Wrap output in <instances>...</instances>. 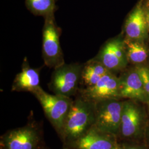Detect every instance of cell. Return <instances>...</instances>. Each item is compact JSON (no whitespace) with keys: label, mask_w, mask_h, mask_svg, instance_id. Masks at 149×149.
Here are the masks:
<instances>
[{"label":"cell","mask_w":149,"mask_h":149,"mask_svg":"<svg viewBox=\"0 0 149 149\" xmlns=\"http://www.w3.org/2000/svg\"><path fill=\"white\" fill-rule=\"evenodd\" d=\"M81 97L96 103L111 99H120L119 78L110 72L104 75L95 85L87 87L81 91Z\"/></svg>","instance_id":"obj_8"},{"label":"cell","mask_w":149,"mask_h":149,"mask_svg":"<svg viewBox=\"0 0 149 149\" xmlns=\"http://www.w3.org/2000/svg\"><path fill=\"white\" fill-rule=\"evenodd\" d=\"M128 61L141 65L148 58L149 51L143 42L124 39Z\"/></svg>","instance_id":"obj_15"},{"label":"cell","mask_w":149,"mask_h":149,"mask_svg":"<svg viewBox=\"0 0 149 149\" xmlns=\"http://www.w3.org/2000/svg\"><path fill=\"white\" fill-rule=\"evenodd\" d=\"M126 39L143 42L149 37L144 10V1L141 0L128 15L124 25Z\"/></svg>","instance_id":"obj_11"},{"label":"cell","mask_w":149,"mask_h":149,"mask_svg":"<svg viewBox=\"0 0 149 149\" xmlns=\"http://www.w3.org/2000/svg\"><path fill=\"white\" fill-rule=\"evenodd\" d=\"M84 65L65 63L54 69L49 87L55 95L70 97L78 90Z\"/></svg>","instance_id":"obj_4"},{"label":"cell","mask_w":149,"mask_h":149,"mask_svg":"<svg viewBox=\"0 0 149 149\" xmlns=\"http://www.w3.org/2000/svg\"><path fill=\"white\" fill-rule=\"evenodd\" d=\"M146 114L142 107L133 100L123 101L120 134L125 138L138 136L144 129Z\"/></svg>","instance_id":"obj_6"},{"label":"cell","mask_w":149,"mask_h":149,"mask_svg":"<svg viewBox=\"0 0 149 149\" xmlns=\"http://www.w3.org/2000/svg\"><path fill=\"white\" fill-rule=\"evenodd\" d=\"M39 141L37 129L28 125L7 132L1 137V145L3 149H37Z\"/></svg>","instance_id":"obj_9"},{"label":"cell","mask_w":149,"mask_h":149,"mask_svg":"<svg viewBox=\"0 0 149 149\" xmlns=\"http://www.w3.org/2000/svg\"><path fill=\"white\" fill-rule=\"evenodd\" d=\"M110 72L96 59L91 60L83 66L81 80L86 86V87H90L95 85L104 75Z\"/></svg>","instance_id":"obj_14"},{"label":"cell","mask_w":149,"mask_h":149,"mask_svg":"<svg viewBox=\"0 0 149 149\" xmlns=\"http://www.w3.org/2000/svg\"><path fill=\"white\" fill-rule=\"evenodd\" d=\"M32 93L39 102L50 122L60 135L73 101L69 97L50 95L40 86Z\"/></svg>","instance_id":"obj_2"},{"label":"cell","mask_w":149,"mask_h":149,"mask_svg":"<svg viewBox=\"0 0 149 149\" xmlns=\"http://www.w3.org/2000/svg\"><path fill=\"white\" fill-rule=\"evenodd\" d=\"M115 137L92 126L72 144L75 149H112L117 145Z\"/></svg>","instance_id":"obj_12"},{"label":"cell","mask_w":149,"mask_h":149,"mask_svg":"<svg viewBox=\"0 0 149 149\" xmlns=\"http://www.w3.org/2000/svg\"><path fill=\"white\" fill-rule=\"evenodd\" d=\"M144 6L145 19L149 32V0L144 1Z\"/></svg>","instance_id":"obj_18"},{"label":"cell","mask_w":149,"mask_h":149,"mask_svg":"<svg viewBox=\"0 0 149 149\" xmlns=\"http://www.w3.org/2000/svg\"><path fill=\"white\" fill-rule=\"evenodd\" d=\"M135 68L143 80L145 90L149 99V67L143 65H137ZM148 109L149 111V106Z\"/></svg>","instance_id":"obj_17"},{"label":"cell","mask_w":149,"mask_h":149,"mask_svg":"<svg viewBox=\"0 0 149 149\" xmlns=\"http://www.w3.org/2000/svg\"><path fill=\"white\" fill-rule=\"evenodd\" d=\"M95 59L113 73L124 69L128 63L124 39L118 37L108 41Z\"/></svg>","instance_id":"obj_7"},{"label":"cell","mask_w":149,"mask_h":149,"mask_svg":"<svg viewBox=\"0 0 149 149\" xmlns=\"http://www.w3.org/2000/svg\"><path fill=\"white\" fill-rule=\"evenodd\" d=\"M123 149H143L141 147L136 145H129L123 148Z\"/></svg>","instance_id":"obj_19"},{"label":"cell","mask_w":149,"mask_h":149,"mask_svg":"<svg viewBox=\"0 0 149 149\" xmlns=\"http://www.w3.org/2000/svg\"><path fill=\"white\" fill-rule=\"evenodd\" d=\"M123 101L111 99L95 103L93 127L114 136L120 134Z\"/></svg>","instance_id":"obj_3"},{"label":"cell","mask_w":149,"mask_h":149,"mask_svg":"<svg viewBox=\"0 0 149 149\" xmlns=\"http://www.w3.org/2000/svg\"><path fill=\"white\" fill-rule=\"evenodd\" d=\"M120 98L138 101L149 106V99L137 69L128 70L120 77Z\"/></svg>","instance_id":"obj_10"},{"label":"cell","mask_w":149,"mask_h":149,"mask_svg":"<svg viewBox=\"0 0 149 149\" xmlns=\"http://www.w3.org/2000/svg\"><path fill=\"white\" fill-rule=\"evenodd\" d=\"M95 103L80 97L73 101L60 135L64 141L73 143L93 125Z\"/></svg>","instance_id":"obj_1"},{"label":"cell","mask_w":149,"mask_h":149,"mask_svg":"<svg viewBox=\"0 0 149 149\" xmlns=\"http://www.w3.org/2000/svg\"><path fill=\"white\" fill-rule=\"evenodd\" d=\"M26 61L24 62L21 72L16 75L13 81L12 86V91L33 93L40 87L39 70L31 68Z\"/></svg>","instance_id":"obj_13"},{"label":"cell","mask_w":149,"mask_h":149,"mask_svg":"<svg viewBox=\"0 0 149 149\" xmlns=\"http://www.w3.org/2000/svg\"><path fill=\"white\" fill-rule=\"evenodd\" d=\"M27 9L35 16L44 17L54 13L56 0H26Z\"/></svg>","instance_id":"obj_16"},{"label":"cell","mask_w":149,"mask_h":149,"mask_svg":"<svg viewBox=\"0 0 149 149\" xmlns=\"http://www.w3.org/2000/svg\"><path fill=\"white\" fill-rule=\"evenodd\" d=\"M44 18L42 45L43 60L48 67L55 69L65 64L60 43L59 29L56 24L54 13Z\"/></svg>","instance_id":"obj_5"},{"label":"cell","mask_w":149,"mask_h":149,"mask_svg":"<svg viewBox=\"0 0 149 149\" xmlns=\"http://www.w3.org/2000/svg\"><path fill=\"white\" fill-rule=\"evenodd\" d=\"M112 149H123V148H122L121 146H120L119 145H118L117 144L114 148H113Z\"/></svg>","instance_id":"obj_20"}]
</instances>
